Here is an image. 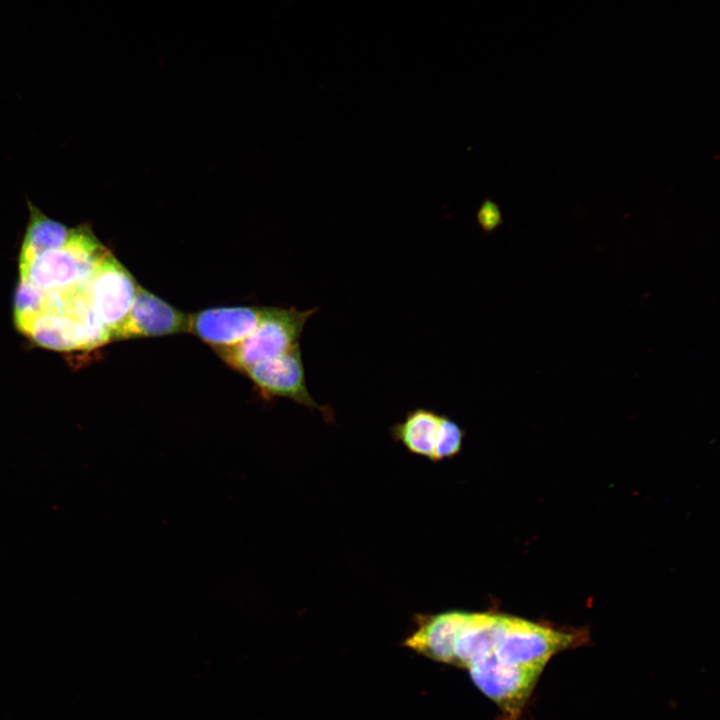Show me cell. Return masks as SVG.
<instances>
[{
    "instance_id": "cell-1",
    "label": "cell",
    "mask_w": 720,
    "mask_h": 720,
    "mask_svg": "<svg viewBox=\"0 0 720 720\" xmlns=\"http://www.w3.org/2000/svg\"><path fill=\"white\" fill-rule=\"evenodd\" d=\"M106 253L87 227L71 229L63 247L20 255V279L44 291L67 289L87 282Z\"/></svg>"
},
{
    "instance_id": "cell-2",
    "label": "cell",
    "mask_w": 720,
    "mask_h": 720,
    "mask_svg": "<svg viewBox=\"0 0 720 720\" xmlns=\"http://www.w3.org/2000/svg\"><path fill=\"white\" fill-rule=\"evenodd\" d=\"M316 311L267 307L257 327L245 339L215 352L230 368L243 373L254 364L298 346L305 324Z\"/></svg>"
},
{
    "instance_id": "cell-3",
    "label": "cell",
    "mask_w": 720,
    "mask_h": 720,
    "mask_svg": "<svg viewBox=\"0 0 720 720\" xmlns=\"http://www.w3.org/2000/svg\"><path fill=\"white\" fill-rule=\"evenodd\" d=\"M586 632L562 631L514 616H506L494 657L505 664L544 669L557 653L577 647Z\"/></svg>"
},
{
    "instance_id": "cell-4",
    "label": "cell",
    "mask_w": 720,
    "mask_h": 720,
    "mask_svg": "<svg viewBox=\"0 0 720 720\" xmlns=\"http://www.w3.org/2000/svg\"><path fill=\"white\" fill-rule=\"evenodd\" d=\"M476 686L502 710L505 720H518L542 669L515 666L494 655L468 668Z\"/></svg>"
},
{
    "instance_id": "cell-5",
    "label": "cell",
    "mask_w": 720,
    "mask_h": 720,
    "mask_svg": "<svg viewBox=\"0 0 720 720\" xmlns=\"http://www.w3.org/2000/svg\"><path fill=\"white\" fill-rule=\"evenodd\" d=\"M266 398L285 397L322 413L326 422H334V411L318 404L310 395L299 345L274 358L252 365L243 372Z\"/></svg>"
},
{
    "instance_id": "cell-6",
    "label": "cell",
    "mask_w": 720,
    "mask_h": 720,
    "mask_svg": "<svg viewBox=\"0 0 720 720\" xmlns=\"http://www.w3.org/2000/svg\"><path fill=\"white\" fill-rule=\"evenodd\" d=\"M138 285L131 274L107 251L88 285L93 310L113 334L126 318Z\"/></svg>"
},
{
    "instance_id": "cell-7",
    "label": "cell",
    "mask_w": 720,
    "mask_h": 720,
    "mask_svg": "<svg viewBox=\"0 0 720 720\" xmlns=\"http://www.w3.org/2000/svg\"><path fill=\"white\" fill-rule=\"evenodd\" d=\"M267 307H214L189 314V331L214 351L236 345L259 324Z\"/></svg>"
},
{
    "instance_id": "cell-8",
    "label": "cell",
    "mask_w": 720,
    "mask_h": 720,
    "mask_svg": "<svg viewBox=\"0 0 720 720\" xmlns=\"http://www.w3.org/2000/svg\"><path fill=\"white\" fill-rule=\"evenodd\" d=\"M186 314L148 290L138 287L133 304L113 334V340L162 337L188 333Z\"/></svg>"
},
{
    "instance_id": "cell-9",
    "label": "cell",
    "mask_w": 720,
    "mask_h": 720,
    "mask_svg": "<svg viewBox=\"0 0 720 720\" xmlns=\"http://www.w3.org/2000/svg\"><path fill=\"white\" fill-rule=\"evenodd\" d=\"M505 619V615L468 613L455 641L453 664L469 668L494 655Z\"/></svg>"
},
{
    "instance_id": "cell-10",
    "label": "cell",
    "mask_w": 720,
    "mask_h": 720,
    "mask_svg": "<svg viewBox=\"0 0 720 720\" xmlns=\"http://www.w3.org/2000/svg\"><path fill=\"white\" fill-rule=\"evenodd\" d=\"M467 616L468 613L459 611L436 615L422 624L405 644L430 659L453 664L455 641Z\"/></svg>"
},
{
    "instance_id": "cell-11",
    "label": "cell",
    "mask_w": 720,
    "mask_h": 720,
    "mask_svg": "<svg viewBox=\"0 0 720 720\" xmlns=\"http://www.w3.org/2000/svg\"><path fill=\"white\" fill-rule=\"evenodd\" d=\"M441 418L442 413L434 409L413 408L401 421L390 426L389 432L393 440L401 443L410 453L433 460Z\"/></svg>"
},
{
    "instance_id": "cell-12",
    "label": "cell",
    "mask_w": 720,
    "mask_h": 720,
    "mask_svg": "<svg viewBox=\"0 0 720 720\" xmlns=\"http://www.w3.org/2000/svg\"><path fill=\"white\" fill-rule=\"evenodd\" d=\"M70 232L71 230L66 226L48 218L33 207L21 256H31L46 250L61 248L68 241Z\"/></svg>"
},
{
    "instance_id": "cell-13",
    "label": "cell",
    "mask_w": 720,
    "mask_h": 720,
    "mask_svg": "<svg viewBox=\"0 0 720 720\" xmlns=\"http://www.w3.org/2000/svg\"><path fill=\"white\" fill-rule=\"evenodd\" d=\"M466 430L452 417L442 414L433 461L455 457L463 447Z\"/></svg>"
}]
</instances>
